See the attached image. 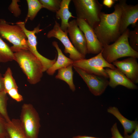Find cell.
I'll use <instances>...</instances> for the list:
<instances>
[{
	"label": "cell",
	"mask_w": 138,
	"mask_h": 138,
	"mask_svg": "<svg viewBox=\"0 0 138 138\" xmlns=\"http://www.w3.org/2000/svg\"><path fill=\"white\" fill-rule=\"evenodd\" d=\"M114 8L113 12L109 14L101 12L99 22L93 29L103 46L115 42L121 35L120 23L122 8L119 2L115 5Z\"/></svg>",
	"instance_id": "1"
},
{
	"label": "cell",
	"mask_w": 138,
	"mask_h": 138,
	"mask_svg": "<svg viewBox=\"0 0 138 138\" xmlns=\"http://www.w3.org/2000/svg\"><path fill=\"white\" fill-rule=\"evenodd\" d=\"M32 84L39 82L43 75V67L40 61L28 49H21L14 52V60Z\"/></svg>",
	"instance_id": "2"
},
{
	"label": "cell",
	"mask_w": 138,
	"mask_h": 138,
	"mask_svg": "<svg viewBox=\"0 0 138 138\" xmlns=\"http://www.w3.org/2000/svg\"><path fill=\"white\" fill-rule=\"evenodd\" d=\"M130 31L127 28L113 43L103 45L102 55L108 63H111L125 57L138 58V52L134 50L129 44L128 37Z\"/></svg>",
	"instance_id": "3"
},
{
	"label": "cell",
	"mask_w": 138,
	"mask_h": 138,
	"mask_svg": "<svg viewBox=\"0 0 138 138\" xmlns=\"http://www.w3.org/2000/svg\"><path fill=\"white\" fill-rule=\"evenodd\" d=\"M76 18L85 20L93 29L99 24L103 5L97 0H73Z\"/></svg>",
	"instance_id": "4"
},
{
	"label": "cell",
	"mask_w": 138,
	"mask_h": 138,
	"mask_svg": "<svg viewBox=\"0 0 138 138\" xmlns=\"http://www.w3.org/2000/svg\"><path fill=\"white\" fill-rule=\"evenodd\" d=\"M11 25L4 19H0V36L12 43L10 47L15 52L21 49H29L27 38L22 28L16 24Z\"/></svg>",
	"instance_id": "5"
},
{
	"label": "cell",
	"mask_w": 138,
	"mask_h": 138,
	"mask_svg": "<svg viewBox=\"0 0 138 138\" xmlns=\"http://www.w3.org/2000/svg\"><path fill=\"white\" fill-rule=\"evenodd\" d=\"M19 119L21 126L27 138H38L40 127V118L32 104H23Z\"/></svg>",
	"instance_id": "6"
},
{
	"label": "cell",
	"mask_w": 138,
	"mask_h": 138,
	"mask_svg": "<svg viewBox=\"0 0 138 138\" xmlns=\"http://www.w3.org/2000/svg\"><path fill=\"white\" fill-rule=\"evenodd\" d=\"M73 65V66L78 67L88 73L106 78L109 77L105 68L112 69L116 68L113 64L109 63L106 61L102 55L101 52L90 59L85 58L74 61Z\"/></svg>",
	"instance_id": "7"
},
{
	"label": "cell",
	"mask_w": 138,
	"mask_h": 138,
	"mask_svg": "<svg viewBox=\"0 0 138 138\" xmlns=\"http://www.w3.org/2000/svg\"><path fill=\"white\" fill-rule=\"evenodd\" d=\"M20 26L25 33L27 38V43L29 50L40 61L43 67V71L44 72L54 63L56 59V57L53 60L49 59L41 54L37 49V41L35 35L41 32L42 30L40 28L39 25L32 30H29L25 27V22L21 21L16 23Z\"/></svg>",
	"instance_id": "8"
},
{
	"label": "cell",
	"mask_w": 138,
	"mask_h": 138,
	"mask_svg": "<svg viewBox=\"0 0 138 138\" xmlns=\"http://www.w3.org/2000/svg\"><path fill=\"white\" fill-rule=\"evenodd\" d=\"M67 33L63 31L61 29L60 25L55 21L53 28L47 33L48 38H56L60 40L64 47V52L69 54L70 58L74 61L85 58L74 47L69 39Z\"/></svg>",
	"instance_id": "9"
},
{
	"label": "cell",
	"mask_w": 138,
	"mask_h": 138,
	"mask_svg": "<svg viewBox=\"0 0 138 138\" xmlns=\"http://www.w3.org/2000/svg\"><path fill=\"white\" fill-rule=\"evenodd\" d=\"M73 67L94 95L99 96L105 91L108 85L109 81L107 78L88 73L78 67Z\"/></svg>",
	"instance_id": "10"
},
{
	"label": "cell",
	"mask_w": 138,
	"mask_h": 138,
	"mask_svg": "<svg viewBox=\"0 0 138 138\" xmlns=\"http://www.w3.org/2000/svg\"><path fill=\"white\" fill-rule=\"evenodd\" d=\"M77 24L85 36L86 42L87 53L98 54L103 46L98 39L93 29L84 20L76 18Z\"/></svg>",
	"instance_id": "11"
},
{
	"label": "cell",
	"mask_w": 138,
	"mask_h": 138,
	"mask_svg": "<svg viewBox=\"0 0 138 138\" xmlns=\"http://www.w3.org/2000/svg\"><path fill=\"white\" fill-rule=\"evenodd\" d=\"M122 8L120 19V31L121 34L131 25L135 27L138 20V4L128 5L125 0L119 1Z\"/></svg>",
	"instance_id": "12"
},
{
	"label": "cell",
	"mask_w": 138,
	"mask_h": 138,
	"mask_svg": "<svg viewBox=\"0 0 138 138\" xmlns=\"http://www.w3.org/2000/svg\"><path fill=\"white\" fill-rule=\"evenodd\" d=\"M67 32L73 46L85 58L87 54L86 41L84 33L77 24L76 19L69 22Z\"/></svg>",
	"instance_id": "13"
},
{
	"label": "cell",
	"mask_w": 138,
	"mask_h": 138,
	"mask_svg": "<svg viewBox=\"0 0 138 138\" xmlns=\"http://www.w3.org/2000/svg\"><path fill=\"white\" fill-rule=\"evenodd\" d=\"M136 58L129 57L121 61L117 60L113 62L130 80L134 84L138 83V63Z\"/></svg>",
	"instance_id": "14"
},
{
	"label": "cell",
	"mask_w": 138,
	"mask_h": 138,
	"mask_svg": "<svg viewBox=\"0 0 138 138\" xmlns=\"http://www.w3.org/2000/svg\"><path fill=\"white\" fill-rule=\"evenodd\" d=\"M105 69L109 78L108 85L112 88L120 85L130 89H137L138 86L117 68L112 69L106 68Z\"/></svg>",
	"instance_id": "15"
},
{
	"label": "cell",
	"mask_w": 138,
	"mask_h": 138,
	"mask_svg": "<svg viewBox=\"0 0 138 138\" xmlns=\"http://www.w3.org/2000/svg\"><path fill=\"white\" fill-rule=\"evenodd\" d=\"M52 45L57 51V57L54 63L46 71L47 74L50 75H53L57 70L73 65L74 62L63 54L57 42L53 41Z\"/></svg>",
	"instance_id": "16"
},
{
	"label": "cell",
	"mask_w": 138,
	"mask_h": 138,
	"mask_svg": "<svg viewBox=\"0 0 138 138\" xmlns=\"http://www.w3.org/2000/svg\"><path fill=\"white\" fill-rule=\"evenodd\" d=\"M71 0H62L59 9L56 13V17L61 19V23L60 27L63 31L67 32L68 26V20L71 18H75L69 10V7Z\"/></svg>",
	"instance_id": "17"
},
{
	"label": "cell",
	"mask_w": 138,
	"mask_h": 138,
	"mask_svg": "<svg viewBox=\"0 0 138 138\" xmlns=\"http://www.w3.org/2000/svg\"><path fill=\"white\" fill-rule=\"evenodd\" d=\"M107 111L115 117L120 122L124 129V134L131 133L138 125L137 121H131L123 116L118 109L115 107H111L107 109Z\"/></svg>",
	"instance_id": "18"
},
{
	"label": "cell",
	"mask_w": 138,
	"mask_h": 138,
	"mask_svg": "<svg viewBox=\"0 0 138 138\" xmlns=\"http://www.w3.org/2000/svg\"><path fill=\"white\" fill-rule=\"evenodd\" d=\"M6 128L9 138H27L21 126L19 119L13 118L7 122Z\"/></svg>",
	"instance_id": "19"
},
{
	"label": "cell",
	"mask_w": 138,
	"mask_h": 138,
	"mask_svg": "<svg viewBox=\"0 0 138 138\" xmlns=\"http://www.w3.org/2000/svg\"><path fill=\"white\" fill-rule=\"evenodd\" d=\"M73 65H71L59 69L55 78L56 79H61L65 82L68 84L70 89L73 91H74L75 90L76 88L73 81Z\"/></svg>",
	"instance_id": "20"
},
{
	"label": "cell",
	"mask_w": 138,
	"mask_h": 138,
	"mask_svg": "<svg viewBox=\"0 0 138 138\" xmlns=\"http://www.w3.org/2000/svg\"><path fill=\"white\" fill-rule=\"evenodd\" d=\"M14 60V52L0 36V62L6 63Z\"/></svg>",
	"instance_id": "21"
},
{
	"label": "cell",
	"mask_w": 138,
	"mask_h": 138,
	"mask_svg": "<svg viewBox=\"0 0 138 138\" xmlns=\"http://www.w3.org/2000/svg\"><path fill=\"white\" fill-rule=\"evenodd\" d=\"M28 11L26 21L28 19L33 20L39 11L43 8L42 5L38 0H27Z\"/></svg>",
	"instance_id": "22"
},
{
	"label": "cell",
	"mask_w": 138,
	"mask_h": 138,
	"mask_svg": "<svg viewBox=\"0 0 138 138\" xmlns=\"http://www.w3.org/2000/svg\"><path fill=\"white\" fill-rule=\"evenodd\" d=\"M3 81L4 90L6 93L11 89L15 88H18V87L12 76V70L8 67L3 75Z\"/></svg>",
	"instance_id": "23"
},
{
	"label": "cell",
	"mask_w": 138,
	"mask_h": 138,
	"mask_svg": "<svg viewBox=\"0 0 138 138\" xmlns=\"http://www.w3.org/2000/svg\"><path fill=\"white\" fill-rule=\"evenodd\" d=\"M7 93L4 90L0 92V114L5 119L7 122L11 120L7 110L8 97Z\"/></svg>",
	"instance_id": "24"
},
{
	"label": "cell",
	"mask_w": 138,
	"mask_h": 138,
	"mask_svg": "<svg viewBox=\"0 0 138 138\" xmlns=\"http://www.w3.org/2000/svg\"><path fill=\"white\" fill-rule=\"evenodd\" d=\"M42 6L48 10L56 13L60 9L62 0H39Z\"/></svg>",
	"instance_id": "25"
},
{
	"label": "cell",
	"mask_w": 138,
	"mask_h": 138,
	"mask_svg": "<svg viewBox=\"0 0 138 138\" xmlns=\"http://www.w3.org/2000/svg\"><path fill=\"white\" fill-rule=\"evenodd\" d=\"M129 45L135 51L138 52V25L137 24L133 30L130 31L128 35Z\"/></svg>",
	"instance_id": "26"
},
{
	"label": "cell",
	"mask_w": 138,
	"mask_h": 138,
	"mask_svg": "<svg viewBox=\"0 0 138 138\" xmlns=\"http://www.w3.org/2000/svg\"><path fill=\"white\" fill-rule=\"evenodd\" d=\"M20 1L19 0H12L8 7L9 11L16 17H19L21 14V10L18 4Z\"/></svg>",
	"instance_id": "27"
},
{
	"label": "cell",
	"mask_w": 138,
	"mask_h": 138,
	"mask_svg": "<svg viewBox=\"0 0 138 138\" xmlns=\"http://www.w3.org/2000/svg\"><path fill=\"white\" fill-rule=\"evenodd\" d=\"M7 93L12 98L17 102H21L23 100L22 96L18 93V88H12L8 91Z\"/></svg>",
	"instance_id": "28"
},
{
	"label": "cell",
	"mask_w": 138,
	"mask_h": 138,
	"mask_svg": "<svg viewBox=\"0 0 138 138\" xmlns=\"http://www.w3.org/2000/svg\"><path fill=\"white\" fill-rule=\"evenodd\" d=\"M7 122L5 119L0 114V138H5L8 136L6 128Z\"/></svg>",
	"instance_id": "29"
},
{
	"label": "cell",
	"mask_w": 138,
	"mask_h": 138,
	"mask_svg": "<svg viewBox=\"0 0 138 138\" xmlns=\"http://www.w3.org/2000/svg\"><path fill=\"white\" fill-rule=\"evenodd\" d=\"M111 132L113 138H124L119 131L116 123L113 125L111 129Z\"/></svg>",
	"instance_id": "30"
},
{
	"label": "cell",
	"mask_w": 138,
	"mask_h": 138,
	"mask_svg": "<svg viewBox=\"0 0 138 138\" xmlns=\"http://www.w3.org/2000/svg\"><path fill=\"white\" fill-rule=\"evenodd\" d=\"M124 138H138V125L134 129V132L131 135H129L128 134H124Z\"/></svg>",
	"instance_id": "31"
},
{
	"label": "cell",
	"mask_w": 138,
	"mask_h": 138,
	"mask_svg": "<svg viewBox=\"0 0 138 138\" xmlns=\"http://www.w3.org/2000/svg\"><path fill=\"white\" fill-rule=\"evenodd\" d=\"M116 1L115 0H103L102 3L103 5L110 8L112 7Z\"/></svg>",
	"instance_id": "32"
},
{
	"label": "cell",
	"mask_w": 138,
	"mask_h": 138,
	"mask_svg": "<svg viewBox=\"0 0 138 138\" xmlns=\"http://www.w3.org/2000/svg\"><path fill=\"white\" fill-rule=\"evenodd\" d=\"M4 90L3 77L0 73V92Z\"/></svg>",
	"instance_id": "33"
},
{
	"label": "cell",
	"mask_w": 138,
	"mask_h": 138,
	"mask_svg": "<svg viewBox=\"0 0 138 138\" xmlns=\"http://www.w3.org/2000/svg\"><path fill=\"white\" fill-rule=\"evenodd\" d=\"M72 138H99L86 136L78 135L73 137ZM108 138H113L112 137Z\"/></svg>",
	"instance_id": "34"
},
{
	"label": "cell",
	"mask_w": 138,
	"mask_h": 138,
	"mask_svg": "<svg viewBox=\"0 0 138 138\" xmlns=\"http://www.w3.org/2000/svg\"><path fill=\"white\" fill-rule=\"evenodd\" d=\"M5 138H9V137H8V136H7V137H6Z\"/></svg>",
	"instance_id": "35"
}]
</instances>
